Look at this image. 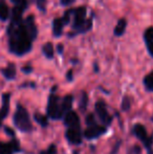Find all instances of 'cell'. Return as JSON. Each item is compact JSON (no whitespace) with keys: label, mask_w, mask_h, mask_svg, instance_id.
<instances>
[{"label":"cell","mask_w":153,"mask_h":154,"mask_svg":"<svg viewBox=\"0 0 153 154\" xmlns=\"http://www.w3.org/2000/svg\"><path fill=\"white\" fill-rule=\"evenodd\" d=\"M35 120H36V122H37L38 124H40L41 126H43V127L47 126V118L45 116H43V114L36 113L35 114Z\"/></svg>","instance_id":"obj_21"},{"label":"cell","mask_w":153,"mask_h":154,"mask_svg":"<svg viewBox=\"0 0 153 154\" xmlns=\"http://www.w3.org/2000/svg\"><path fill=\"white\" fill-rule=\"evenodd\" d=\"M23 11V8L15 5L12 13V20L8 29V48L11 53L16 56H23L29 53L34 40L22 20Z\"/></svg>","instance_id":"obj_1"},{"label":"cell","mask_w":153,"mask_h":154,"mask_svg":"<svg viewBox=\"0 0 153 154\" xmlns=\"http://www.w3.org/2000/svg\"><path fill=\"white\" fill-rule=\"evenodd\" d=\"M12 1L16 4V6H19V8H23L24 11H25V8H27V1L26 0H12Z\"/></svg>","instance_id":"obj_24"},{"label":"cell","mask_w":153,"mask_h":154,"mask_svg":"<svg viewBox=\"0 0 153 154\" xmlns=\"http://www.w3.org/2000/svg\"><path fill=\"white\" fill-rule=\"evenodd\" d=\"M86 105H87V95H86L85 92H82V97L81 100H80V109L85 110Z\"/></svg>","instance_id":"obj_22"},{"label":"cell","mask_w":153,"mask_h":154,"mask_svg":"<svg viewBox=\"0 0 153 154\" xmlns=\"http://www.w3.org/2000/svg\"><path fill=\"white\" fill-rule=\"evenodd\" d=\"M96 114H98L99 119L101 120L104 125H110L111 124V121H112V118L110 116L109 114L108 110H107V107H106V104H105L104 101L100 100L96 103Z\"/></svg>","instance_id":"obj_6"},{"label":"cell","mask_w":153,"mask_h":154,"mask_svg":"<svg viewBox=\"0 0 153 154\" xmlns=\"http://www.w3.org/2000/svg\"><path fill=\"white\" fill-rule=\"evenodd\" d=\"M130 99H129L128 97H124V99H123V102H122V109L124 110V111H127V110L130 109Z\"/></svg>","instance_id":"obj_23"},{"label":"cell","mask_w":153,"mask_h":154,"mask_svg":"<svg viewBox=\"0 0 153 154\" xmlns=\"http://www.w3.org/2000/svg\"><path fill=\"white\" fill-rule=\"evenodd\" d=\"M151 120H152V121H153V116H152V118H151Z\"/></svg>","instance_id":"obj_34"},{"label":"cell","mask_w":153,"mask_h":154,"mask_svg":"<svg viewBox=\"0 0 153 154\" xmlns=\"http://www.w3.org/2000/svg\"><path fill=\"white\" fill-rule=\"evenodd\" d=\"M64 123L68 128H79L80 127V119L79 116L75 111L66 112Z\"/></svg>","instance_id":"obj_9"},{"label":"cell","mask_w":153,"mask_h":154,"mask_svg":"<svg viewBox=\"0 0 153 154\" xmlns=\"http://www.w3.org/2000/svg\"><path fill=\"white\" fill-rule=\"evenodd\" d=\"M2 75L8 80H12L16 75V66L13 63H10L4 69H2Z\"/></svg>","instance_id":"obj_15"},{"label":"cell","mask_w":153,"mask_h":154,"mask_svg":"<svg viewBox=\"0 0 153 154\" xmlns=\"http://www.w3.org/2000/svg\"><path fill=\"white\" fill-rule=\"evenodd\" d=\"M72 70H69V71H68V73H67V79L69 80V81L72 79Z\"/></svg>","instance_id":"obj_31"},{"label":"cell","mask_w":153,"mask_h":154,"mask_svg":"<svg viewBox=\"0 0 153 154\" xmlns=\"http://www.w3.org/2000/svg\"><path fill=\"white\" fill-rule=\"evenodd\" d=\"M10 17V10L8 6L3 0H0V20L6 21Z\"/></svg>","instance_id":"obj_17"},{"label":"cell","mask_w":153,"mask_h":154,"mask_svg":"<svg viewBox=\"0 0 153 154\" xmlns=\"http://www.w3.org/2000/svg\"><path fill=\"white\" fill-rule=\"evenodd\" d=\"M47 116L53 120L61 118V106H59V99L57 95L51 94L48 99V105H47Z\"/></svg>","instance_id":"obj_4"},{"label":"cell","mask_w":153,"mask_h":154,"mask_svg":"<svg viewBox=\"0 0 153 154\" xmlns=\"http://www.w3.org/2000/svg\"><path fill=\"white\" fill-rule=\"evenodd\" d=\"M10 111V93H4L2 95V107L0 109V124L8 116Z\"/></svg>","instance_id":"obj_10"},{"label":"cell","mask_w":153,"mask_h":154,"mask_svg":"<svg viewBox=\"0 0 153 154\" xmlns=\"http://www.w3.org/2000/svg\"><path fill=\"white\" fill-rule=\"evenodd\" d=\"M19 150L18 143H0V154H13Z\"/></svg>","instance_id":"obj_11"},{"label":"cell","mask_w":153,"mask_h":154,"mask_svg":"<svg viewBox=\"0 0 153 154\" xmlns=\"http://www.w3.org/2000/svg\"><path fill=\"white\" fill-rule=\"evenodd\" d=\"M86 122L89 126L91 125H94V119H93V116L92 114H89V116H87V119H86Z\"/></svg>","instance_id":"obj_27"},{"label":"cell","mask_w":153,"mask_h":154,"mask_svg":"<svg viewBox=\"0 0 153 154\" xmlns=\"http://www.w3.org/2000/svg\"><path fill=\"white\" fill-rule=\"evenodd\" d=\"M126 27H127V20L125 18H121L120 20L118 21L116 23L115 27V35L118 37L122 36L123 34L126 31Z\"/></svg>","instance_id":"obj_16"},{"label":"cell","mask_w":153,"mask_h":154,"mask_svg":"<svg viewBox=\"0 0 153 154\" xmlns=\"http://www.w3.org/2000/svg\"><path fill=\"white\" fill-rule=\"evenodd\" d=\"M65 25V23L63 22V20L60 18H56L54 20L53 23V32L55 37H60L62 35V32H63V27Z\"/></svg>","instance_id":"obj_14"},{"label":"cell","mask_w":153,"mask_h":154,"mask_svg":"<svg viewBox=\"0 0 153 154\" xmlns=\"http://www.w3.org/2000/svg\"><path fill=\"white\" fill-rule=\"evenodd\" d=\"M133 133L135 134L137 138L145 145L146 148H151V145L153 143V138L152 136H149L147 133V130L141 124H136V125L133 127Z\"/></svg>","instance_id":"obj_5"},{"label":"cell","mask_w":153,"mask_h":154,"mask_svg":"<svg viewBox=\"0 0 153 154\" xmlns=\"http://www.w3.org/2000/svg\"><path fill=\"white\" fill-rule=\"evenodd\" d=\"M42 53L48 59H51L54 57V46L50 42H46L42 46Z\"/></svg>","instance_id":"obj_19"},{"label":"cell","mask_w":153,"mask_h":154,"mask_svg":"<svg viewBox=\"0 0 153 154\" xmlns=\"http://www.w3.org/2000/svg\"><path fill=\"white\" fill-rule=\"evenodd\" d=\"M56 148H55V146L54 145H51L50 147H49V149L47 151H42L40 154H56Z\"/></svg>","instance_id":"obj_26"},{"label":"cell","mask_w":153,"mask_h":154,"mask_svg":"<svg viewBox=\"0 0 153 154\" xmlns=\"http://www.w3.org/2000/svg\"><path fill=\"white\" fill-rule=\"evenodd\" d=\"M57 49L59 51V53H62V51H63V46H62V45H58Z\"/></svg>","instance_id":"obj_32"},{"label":"cell","mask_w":153,"mask_h":154,"mask_svg":"<svg viewBox=\"0 0 153 154\" xmlns=\"http://www.w3.org/2000/svg\"><path fill=\"white\" fill-rule=\"evenodd\" d=\"M72 95H66L63 99V102H62V105H61L62 114L69 111L70 108H72Z\"/></svg>","instance_id":"obj_18"},{"label":"cell","mask_w":153,"mask_h":154,"mask_svg":"<svg viewBox=\"0 0 153 154\" xmlns=\"http://www.w3.org/2000/svg\"><path fill=\"white\" fill-rule=\"evenodd\" d=\"M74 14V29H79L80 32H88L91 29L92 19H86V8L85 6H80L72 11Z\"/></svg>","instance_id":"obj_2"},{"label":"cell","mask_w":153,"mask_h":154,"mask_svg":"<svg viewBox=\"0 0 153 154\" xmlns=\"http://www.w3.org/2000/svg\"><path fill=\"white\" fill-rule=\"evenodd\" d=\"M60 1H61L62 5H69V4L74 3L75 0H60Z\"/></svg>","instance_id":"obj_28"},{"label":"cell","mask_w":153,"mask_h":154,"mask_svg":"<svg viewBox=\"0 0 153 154\" xmlns=\"http://www.w3.org/2000/svg\"><path fill=\"white\" fill-rule=\"evenodd\" d=\"M14 124L19 130L23 132H29L33 129L29 112L23 106L18 105L17 107V110L14 114Z\"/></svg>","instance_id":"obj_3"},{"label":"cell","mask_w":153,"mask_h":154,"mask_svg":"<svg viewBox=\"0 0 153 154\" xmlns=\"http://www.w3.org/2000/svg\"><path fill=\"white\" fill-rule=\"evenodd\" d=\"M37 6L40 11H45V6H46V0H34Z\"/></svg>","instance_id":"obj_25"},{"label":"cell","mask_w":153,"mask_h":154,"mask_svg":"<svg viewBox=\"0 0 153 154\" xmlns=\"http://www.w3.org/2000/svg\"><path fill=\"white\" fill-rule=\"evenodd\" d=\"M66 138L70 144L79 145L82 143V136L79 131V128H68L66 131Z\"/></svg>","instance_id":"obj_8"},{"label":"cell","mask_w":153,"mask_h":154,"mask_svg":"<svg viewBox=\"0 0 153 154\" xmlns=\"http://www.w3.org/2000/svg\"><path fill=\"white\" fill-rule=\"evenodd\" d=\"M106 132V127L102 125H91L84 131V136L88 140H92V138H96L100 135L104 134Z\"/></svg>","instance_id":"obj_7"},{"label":"cell","mask_w":153,"mask_h":154,"mask_svg":"<svg viewBox=\"0 0 153 154\" xmlns=\"http://www.w3.org/2000/svg\"><path fill=\"white\" fill-rule=\"evenodd\" d=\"M144 85L148 91H153V71L148 73L144 79Z\"/></svg>","instance_id":"obj_20"},{"label":"cell","mask_w":153,"mask_h":154,"mask_svg":"<svg viewBox=\"0 0 153 154\" xmlns=\"http://www.w3.org/2000/svg\"><path fill=\"white\" fill-rule=\"evenodd\" d=\"M148 154H153V150L151 148H148Z\"/></svg>","instance_id":"obj_33"},{"label":"cell","mask_w":153,"mask_h":154,"mask_svg":"<svg viewBox=\"0 0 153 154\" xmlns=\"http://www.w3.org/2000/svg\"><path fill=\"white\" fill-rule=\"evenodd\" d=\"M25 25H26L27 29H29L31 36L33 37V39L35 40L36 37H37V26H36V22H35V17L29 15L24 21Z\"/></svg>","instance_id":"obj_13"},{"label":"cell","mask_w":153,"mask_h":154,"mask_svg":"<svg viewBox=\"0 0 153 154\" xmlns=\"http://www.w3.org/2000/svg\"><path fill=\"white\" fill-rule=\"evenodd\" d=\"M33 70V68L32 67H29V66H26V67H23L22 68V71H24V72H31V71Z\"/></svg>","instance_id":"obj_29"},{"label":"cell","mask_w":153,"mask_h":154,"mask_svg":"<svg viewBox=\"0 0 153 154\" xmlns=\"http://www.w3.org/2000/svg\"><path fill=\"white\" fill-rule=\"evenodd\" d=\"M5 131H6V133L11 134V135H13V134H14V133H13V131H12V129H10V128H8V127L5 128Z\"/></svg>","instance_id":"obj_30"},{"label":"cell","mask_w":153,"mask_h":154,"mask_svg":"<svg viewBox=\"0 0 153 154\" xmlns=\"http://www.w3.org/2000/svg\"><path fill=\"white\" fill-rule=\"evenodd\" d=\"M144 39L149 54L153 57V27H148L144 34Z\"/></svg>","instance_id":"obj_12"}]
</instances>
